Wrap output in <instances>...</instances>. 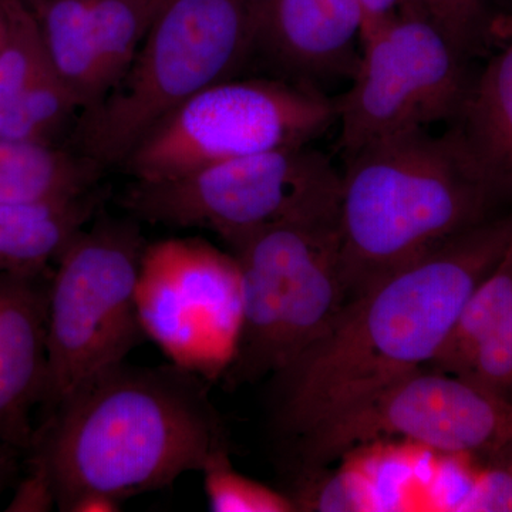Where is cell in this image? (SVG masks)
<instances>
[{
    "instance_id": "obj_22",
    "label": "cell",
    "mask_w": 512,
    "mask_h": 512,
    "mask_svg": "<svg viewBox=\"0 0 512 512\" xmlns=\"http://www.w3.org/2000/svg\"><path fill=\"white\" fill-rule=\"evenodd\" d=\"M208 505L214 512H293L288 494L242 476L232 466L228 447L217 448L202 468Z\"/></svg>"
},
{
    "instance_id": "obj_7",
    "label": "cell",
    "mask_w": 512,
    "mask_h": 512,
    "mask_svg": "<svg viewBox=\"0 0 512 512\" xmlns=\"http://www.w3.org/2000/svg\"><path fill=\"white\" fill-rule=\"evenodd\" d=\"M342 173L311 144L134 181L121 205L138 222L210 229L227 245L258 229L339 211Z\"/></svg>"
},
{
    "instance_id": "obj_20",
    "label": "cell",
    "mask_w": 512,
    "mask_h": 512,
    "mask_svg": "<svg viewBox=\"0 0 512 512\" xmlns=\"http://www.w3.org/2000/svg\"><path fill=\"white\" fill-rule=\"evenodd\" d=\"M82 113L79 99L52 73L0 109V140L62 147L60 138L76 130Z\"/></svg>"
},
{
    "instance_id": "obj_21",
    "label": "cell",
    "mask_w": 512,
    "mask_h": 512,
    "mask_svg": "<svg viewBox=\"0 0 512 512\" xmlns=\"http://www.w3.org/2000/svg\"><path fill=\"white\" fill-rule=\"evenodd\" d=\"M9 30L0 47V109L55 73L28 0H8Z\"/></svg>"
},
{
    "instance_id": "obj_23",
    "label": "cell",
    "mask_w": 512,
    "mask_h": 512,
    "mask_svg": "<svg viewBox=\"0 0 512 512\" xmlns=\"http://www.w3.org/2000/svg\"><path fill=\"white\" fill-rule=\"evenodd\" d=\"M296 511H375L376 500L366 478L353 473L320 477L302 474L298 487L288 494Z\"/></svg>"
},
{
    "instance_id": "obj_26",
    "label": "cell",
    "mask_w": 512,
    "mask_h": 512,
    "mask_svg": "<svg viewBox=\"0 0 512 512\" xmlns=\"http://www.w3.org/2000/svg\"><path fill=\"white\" fill-rule=\"evenodd\" d=\"M427 18L464 55L470 56L483 40L488 0H420Z\"/></svg>"
},
{
    "instance_id": "obj_1",
    "label": "cell",
    "mask_w": 512,
    "mask_h": 512,
    "mask_svg": "<svg viewBox=\"0 0 512 512\" xmlns=\"http://www.w3.org/2000/svg\"><path fill=\"white\" fill-rule=\"evenodd\" d=\"M512 238V211L441 242L349 299L320 338L274 375L275 429L289 443L429 366Z\"/></svg>"
},
{
    "instance_id": "obj_24",
    "label": "cell",
    "mask_w": 512,
    "mask_h": 512,
    "mask_svg": "<svg viewBox=\"0 0 512 512\" xmlns=\"http://www.w3.org/2000/svg\"><path fill=\"white\" fill-rule=\"evenodd\" d=\"M460 376L512 403V313L477 346Z\"/></svg>"
},
{
    "instance_id": "obj_28",
    "label": "cell",
    "mask_w": 512,
    "mask_h": 512,
    "mask_svg": "<svg viewBox=\"0 0 512 512\" xmlns=\"http://www.w3.org/2000/svg\"><path fill=\"white\" fill-rule=\"evenodd\" d=\"M359 2L365 12V30L383 20L397 18V16H427L420 0H359Z\"/></svg>"
},
{
    "instance_id": "obj_30",
    "label": "cell",
    "mask_w": 512,
    "mask_h": 512,
    "mask_svg": "<svg viewBox=\"0 0 512 512\" xmlns=\"http://www.w3.org/2000/svg\"><path fill=\"white\" fill-rule=\"evenodd\" d=\"M23 451L0 441V495L18 481Z\"/></svg>"
},
{
    "instance_id": "obj_3",
    "label": "cell",
    "mask_w": 512,
    "mask_h": 512,
    "mask_svg": "<svg viewBox=\"0 0 512 512\" xmlns=\"http://www.w3.org/2000/svg\"><path fill=\"white\" fill-rule=\"evenodd\" d=\"M503 200L460 128L383 138L345 158L340 264L349 299L466 229Z\"/></svg>"
},
{
    "instance_id": "obj_18",
    "label": "cell",
    "mask_w": 512,
    "mask_h": 512,
    "mask_svg": "<svg viewBox=\"0 0 512 512\" xmlns=\"http://www.w3.org/2000/svg\"><path fill=\"white\" fill-rule=\"evenodd\" d=\"M512 313V238L500 261L477 285L431 369L461 375L477 346Z\"/></svg>"
},
{
    "instance_id": "obj_8",
    "label": "cell",
    "mask_w": 512,
    "mask_h": 512,
    "mask_svg": "<svg viewBox=\"0 0 512 512\" xmlns=\"http://www.w3.org/2000/svg\"><path fill=\"white\" fill-rule=\"evenodd\" d=\"M336 123L335 99L276 79H228L184 101L138 141L121 168L163 181L224 161L311 144Z\"/></svg>"
},
{
    "instance_id": "obj_29",
    "label": "cell",
    "mask_w": 512,
    "mask_h": 512,
    "mask_svg": "<svg viewBox=\"0 0 512 512\" xmlns=\"http://www.w3.org/2000/svg\"><path fill=\"white\" fill-rule=\"evenodd\" d=\"M123 500L100 491H86L74 497L64 507L63 512H119L123 510Z\"/></svg>"
},
{
    "instance_id": "obj_10",
    "label": "cell",
    "mask_w": 512,
    "mask_h": 512,
    "mask_svg": "<svg viewBox=\"0 0 512 512\" xmlns=\"http://www.w3.org/2000/svg\"><path fill=\"white\" fill-rule=\"evenodd\" d=\"M383 437L485 460L512 440V403L456 373L420 367L365 406L292 444L306 474Z\"/></svg>"
},
{
    "instance_id": "obj_12",
    "label": "cell",
    "mask_w": 512,
    "mask_h": 512,
    "mask_svg": "<svg viewBox=\"0 0 512 512\" xmlns=\"http://www.w3.org/2000/svg\"><path fill=\"white\" fill-rule=\"evenodd\" d=\"M363 30L359 0H261L252 59L264 60L276 79L322 92L356 76Z\"/></svg>"
},
{
    "instance_id": "obj_31",
    "label": "cell",
    "mask_w": 512,
    "mask_h": 512,
    "mask_svg": "<svg viewBox=\"0 0 512 512\" xmlns=\"http://www.w3.org/2000/svg\"><path fill=\"white\" fill-rule=\"evenodd\" d=\"M9 30L8 0H0V47L5 42Z\"/></svg>"
},
{
    "instance_id": "obj_27",
    "label": "cell",
    "mask_w": 512,
    "mask_h": 512,
    "mask_svg": "<svg viewBox=\"0 0 512 512\" xmlns=\"http://www.w3.org/2000/svg\"><path fill=\"white\" fill-rule=\"evenodd\" d=\"M28 471L16 481L15 493L8 504L9 512H49L57 508L55 484L49 470L35 457L26 458Z\"/></svg>"
},
{
    "instance_id": "obj_16",
    "label": "cell",
    "mask_w": 512,
    "mask_h": 512,
    "mask_svg": "<svg viewBox=\"0 0 512 512\" xmlns=\"http://www.w3.org/2000/svg\"><path fill=\"white\" fill-rule=\"evenodd\" d=\"M104 168L73 148L0 140V204H43L96 190Z\"/></svg>"
},
{
    "instance_id": "obj_9",
    "label": "cell",
    "mask_w": 512,
    "mask_h": 512,
    "mask_svg": "<svg viewBox=\"0 0 512 512\" xmlns=\"http://www.w3.org/2000/svg\"><path fill=\"white\" fill-rule=\"evenodd\" d=\"M467 57L424 15L366 29L352 86L335 99L343 160L383 138L456 121L473 82Z\"/></svg>"
},
{
    "instance_id": "obj_13",
    "label": "cell",
    "mask_w": 512,
    "mask_h": 512,
    "mask_svg": "<svg viewBox=\"0 0 512 512\" xmlns=\"http://www.w3.org/2000/svg\"><path fill=\"white\" fill-rule=\"evenodd\" d=\"M52 272L0 274V441L28 453L47 375Z\"/></svg>"
},
{
    "instance_id": "obj_2",
    "label": "cell",
    "mask_w": 512,
    "mask_h": 512,
    "mask_svg": "<svg viewBox=\"0 0 512 512\" xmlns=\"http://www.w3.org/2000/svg\"><path fill=\"white\" fill-rule=\"evenodd\" d=\"M207 382L174 363L124 362L40 420L26 456L49 470L57 510L86 491L126 501L202 471L228 447Z\"/></svg>"
},
{
    "instance_id": "obj_5",
    "label": "cell",
    "mask_w": 512,
    "mask_h": 512,
    "mask_svg": "<svg viewBox=\"0 0 512 512\" xmlns=\"http://www.w3.org/2000/svg\"><path fill=\"white\" fill-rule=\"evenodd\" d=\"M339 211L281 222L228 245L241 316L229 382L276 375L338 318L349 293L340 264Z\"/></svg>"
},
{
    "instance_id": "obj_15",
    "label": "cell",
    "mask_w": 512,
    "mask_h": 512,
    "mask_svg": "<svg viewBox=\"0 0 512 512\" xmlns=\"http://www.w3.org/2000/svg\"><path fill=\"white\" fill-rule=\"evenodd\" d=\"M497 28L504 45L471 82L456 126L501 198L512 201V19Z\"/></svg>"
},
{
    "instance_id": "obj_19",
    "label": "cell",
    "mask_w": 512,
    "mask_h": 512,
    "mask_svg": "<svg viewBox=\"0 0 512 512\" xmlns=\"http://www.w3.org/2000/svg\"><path fill=\"white\" fill-rule=\"evenodd\" d=\"M168 0H87L104 97L123 79ZM103 97V99H104Z\"/></svg>"
},
{
    "instance_id": "obj_17",
    "label": "cell",
    "mask_w": 512,
    "mask_h": 512,
    "mask_svg": "<svg viewBox=\"0 0 512 512\" xmlns=\"http://www.w3.org/2000/svg\"><path fill=\"white\" fill-rule=\"evenodd\" d=\"M53 72L79 99L83 113L103 100L99 55L87 0H28Z\"/></svg>"
},
{
    "instance_id": "obj_14",
    "label": "cell",
    "mask_w": 512,
    "mask_h": 512,
    "mask_svg": "<svg viewBox=\"0 0 512 512\" xmlns=\"http://www.w3.org/2000/svg\"><path fill=\"white\" fill-rule=\"evenodd\" d=\"M100 187L70 201L0 204V274L50 272L70 241L100 211Z\"/></svg>"
},
{
    "instance_id": "obj_6",
    "label": "cell",
    "mask_w": 512,
    "mask_h": 512,
    "mask_svg": "<svg viewBox=\"0 0 512 512\" xmlns=\"http://www.w3.org/2000/svg\"><path fill=\"white\" fill-rule=\"evenodd\" d=\"M100 211L64 249L50 278L47 375L39 421L126 362L146 338L137 285L147 244L136 218Z\"/></svg>"
},
{
    "instance_id": "obj_11",
    "label": "cell",
    "mask_w": 512,
    "mask_h": 512,
    "mask_svg": "<svg viewBox=\"0 0 512 512\" xmlns=\"http://www.w3.org/2000/svg\"><path fill=\"white\" fill-rule=\"evenodd\" d=\"M141 326L174 365L205 380L227 370L239 328L234 256L197 238L147 245L137 285Z\"/></svg>"
},
{
    "instance_id": "obj_4",
    "label": "cell",
    "mask_w": 512,
    "mask_h": 512,
    "mask_svg": "<svg viewBox=\"0 0 512 512\" xmlns=\"http://www.w3.org/2000/svg\"><path fill=\"white\" fill-rule=\"evenodd\" d=\"M261 0H168L111 92L80 116L74 148L121 167L158 121L252 60Z\"/></svg>"
},
{
    "instance_id": "obj_25",
    "label": "cell",
    "mask_w": 512,
    "mask_h": 512,
    "mask_svg": "<svg viewBox=\"0 0 512 512\" xmlns=\"http://www.w3.org/2000/svg\"><path fill=\"white\" fill-rule=\"evenodd\" d=\"M451 510L512 512V440L485 458L483 471Z\"/></svg>"
}]
</instances>
